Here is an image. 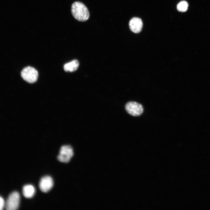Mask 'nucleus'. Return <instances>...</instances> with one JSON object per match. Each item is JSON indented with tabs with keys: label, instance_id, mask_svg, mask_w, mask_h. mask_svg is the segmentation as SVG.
<instances>
[{
	"label": "nucleus",
	"instance_id": "f03ea898",
	"mask_svg": "<svg viewBox=\"0 0 210 210\" xmlns=\"http://www.w3.org/2000/svg\"><path fill=\"white\" fill-rule=\"evenodd\" d=\"M21 76L23 79L27 82L33 83L37 81L38 73L34 68L28 66L23 69L21 72Z\"/></svg>",
	"mask_w": 210,
	"mask_h": 210
},
{
	"label": "nucleus",
	"instance_id": "9d476101",
	"mask_svg": "<svg viewBox=\"0 0 210 210\" xmlns=\"http://www.w3.org/2000/svg\"><path fill=\"white\" fill-rule=\"evenodd\" d=\"M188 6L187 2L182 1L180 2L177 5V8L179 11L184 12L187 11Z\"/></svg>",
	"mask_w": 210,
	"mask_h": 210
},
{
	"label": "nucleus",
	"instance_id": "9b49d317",
	"mask_svg": "<svg viewBox=\"0 0 210 210\" xmlns=\"http://www.w3.org/2000/svg\"><path fill=\"white\" fill-rule=\"evenodd\" d=\"M5 203L3 199L0 196V210H2L5 206Z\"/></svg>",
	"mask_w": 210,
	"mask_h": 210
},
{
	"label": "nucleus",
	"instance_id": "0eeeda50",
	"mask_svg": "<svg viewBox=\"0 0 210 210\" xmlns=\"http://www.w3.org/2000/svg\"><path fill=\"white\" fill-rule=\"evenodd\" d=\"M129 24L130 30L135 33H139L141 32L143 25L141 20L137 17L132 18L130 20Z\"/></svg>",
	"mask_w": 210,
	"mask_h": 210
},
{
	"label": "nucleus",
	"instance_id": "f257e3e1",
	"mask_svg": "<svg viewBox=\"0 0 210 210\" xmlns=\"http://www.w3.org/2000/svg\"><path fill=\"white\" fill-rule=\"evenodd\" d=\"M71 10L73 17L79 21H85L89 18L90 13L88 8L80 2H74L71 5Z\"/></svg>",
	"mask_w": 210,
	"mask_h": 210
},
{
	"label": "nucleus",
	"instance_id": "6e6552de",
	"mask_svg": "<svg viewBox=\"0 0 210 210\" xmlns=\"http://www.w3.org/2000/svg\"><path fill=\"white\" fill-rule=\"evenodd\" d=\"M23 194L27 198H31L34 195L35 190V188L32 185H27L24 186L22 189Z\"/></svg>",
	"mask_w": 210,
	"mask_h": 210
},
{
	"label": "nucleus",
	"instance_id": "7ed1b4c3",
	"mask_svg": "<svg viewBox=\"0 0 210 210\" xmlns=\"http://www.w3.org/2000/svg\"><path fill=\"white\" fill-rule=\"evenodd\" d=\"M73 155L72 147L69 145H64L61 147L57 158L61 162L67 163L70 161Z\"/></svg>",
	"mask_w": 210,
	"mask_h": 210
},
{
	"label": "nucleus",
	"instance_id": "20e7f679",
	"mask_svg": "<svg viewBox=\"0 0 210 210\" xmlns=\"http://www.w3.org/2000/svg\"><path fill=\"white\" fill-rule=\"evenodd\" d=\"M20 201V195L17 192H14L9 196L5 204L8 210H15L18 207Z\"/></svg>",
	"mask_w": 210,
	"mask_h": 210
},
{
	"label": "nucleus",
	"instance_id": "39448f33",
	"mask_svg": "<svg viewBox=\"0 0 210 210\" xmlns=\"http://www.w3.org/2000/svg\"><path fill=\"white\" fill-rule=\"evenodd\" d=\"M127 111L131 115L137 116L140 115L143 113L144 109L140 104L134 102H128L125 105Z\"/></svg>",
	"mask_w": 210,
	"mask_h": 210
},
{
	"label": "nucleus",
	"instance_id": "423d86ee",
	"mask_svg": "<svg viewBox=\"0 0 210 210\" xmlns=\"http://www.w3.org/2000/svg\"><path fill=\"white\" fill-rule=\"evenodd\" d=\"M53 185V181L52 178L49 176H46L41 179L39 187L42 191L46 192L52 188Z\"/></svg>",
	"mask_w": 210,
	"mask_h": 210
},
{
	"label": "nucleus",
	"instance_id": "1a4fd4ad",
	"mask_svg": "<svg viewBox=\"0 0 210 210\" xmlns=\"http://www.w3.org/2000/svg\"><path fill=\"white\" fill-rule=\"evenodd\" d=\"M79 65L78 61L75 60L65 64L64 66V69L66 71L73 72L77 69Z\"/></svg>",
	"mask_w": 210,
	"mask_h": 210
}]
</instances>
